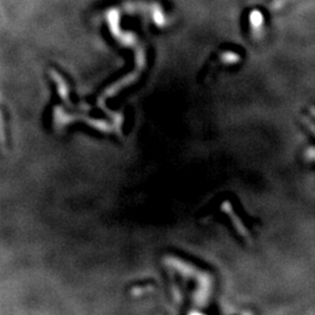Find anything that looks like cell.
Here are the masks:
<instances>
[{
	"label": "cell",
	"mask_w": 315,
	"mask_h": 315,
	"mask_svg": "<svg viewBox=\"0 0 315 315\" xmlns=\"http://www.w3.org/2000/svg\"><path fill=\"white\" fill-rule=\"evenodd\" d=\"M263 21H264V18L263 15H261V13L259 11H252L251 14H250V24H251V27L252 30L254 31H260V28L263 27Z\"/></svg>",
	"instance_id": "1"
}]
</instances>
